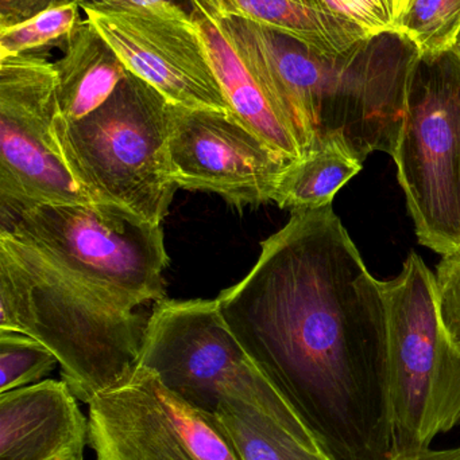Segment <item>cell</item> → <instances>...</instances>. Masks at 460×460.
Returning a JSON list of instances; mask_svg holds the SVG:
<instances>
[{
  "label": "cell",
  "mask_w": 460,
  "mask_h": 460,
  "mask_svg": "<svg viewBox=\"0 0 460 460\" xmlns=\"http://www.w3.org/2000/svg\"><path fill=\"white\" fill-rule=\"evenodd\" d=\"M81 11L77 3H68L0 29V59L38 53L54 43H64L78 22L83 21Z\"/></svg>",
  "instance_id": "ffe728a7"
},
{
  "label": "cell",
  "mask_w": 460,
  "mask_h": 460,
  "mask_svg": "<svg viewBox=\"0 0 460 460\" xmlns=\"http://www.w3.org/2000/svg\"><path fill=\"white\" fill-rule=\"evenodd\" d=\"M213 416L240 460H337L302 418H278L239 400H224Z\"/></svg>",
  "instance_id": "e0dca14e"
},
{
  "label": "cell",
  "mask_w": 460,
  "mask_h": 460,
  "mask_svg": "<svg viewBox=\"0 0 460 460\" xmlns=\"http://www.w3.org/2000/svg\"><path fill=\"white\" fill-rule=\"evenodd\" d=\"M410 0H323L334 15L359 27L367 37L396 35Z\"/></svg>",
  "instance_id": "7402d4cb"
},
{
  "label": "cell",
  "mask_w": 460,
  "mask_h": 460,
  "mask_svg": "<svg viewBox=\"0 0 460 460\" xmlns=\"http://www.w3.org/2000/svg\"><path fill=\"white\" fill-rule=\"evenodd\" d=\"M362 167L364 162L342 140H329L310 155L286 167L273 202L292 213L329 207L338 191Z\"/></svg>",
  "instance_id": "ac0fdd59"
},
{
  "label": "cell",
  "mask_w": 460,
  "mask_h": 460,
  "mask_svg": "<svg viewBox=\"0 0 460 460\" xmlns=\"http://www.w3.org/2000/svg\"><path fill=\"white\" fill-rule=\"evenodd\" d=\"M167 2L178 5L189 15H194V0H77V4L84 7H126V5H145L151 3Z\"/></svg>",
  "instance_id": "d4e9b609"
},
{
  "label": "cell",
  "mask_w": 460,
  "mask_h": 460,
  "mask_svg": "<svg viewBox=\"0 0 460 460\" xmlns=\"http://www.w3.org/2000/svg\"><path fill=\"white\" fill-rule=\"evenodd\" d=\"M194 15L248 19L329 58L350 56L372 40L359 27L334 15L323 0H194Z\"/></svg>",
  "instance_id": "5bb4252c"
},
{
  "label": "cell",
  "mask_w": 460,
  "mask_h": 460,
  "mask_svg": "<svg viewBox=\"0 0 460 460\" xmlns=\"http://www.w3.org/2000/svg\"><path fill=\"white\" fill-rule=\"evenodd\" d=\"M167 147L177 188L218 194L238 209L273 202L291 164L237 116L173 104Z\"/></svg>",
  "instance_id": "7c38bea8"
},
{
  "label": "cell",
  "mask_w": 460,
  "mask_h": 460,
  "mask_svg": "<svg viewBox=\"0 0 460 460\" xmlns=\"http://www.w3.org/2000/svg\"><path fill=\"white\" fill-rule=\"evenodd\" d=\"M207 19L285 119L302 158L334 139L362 162L383 150L389 128L388 84L374 59L359 58L362 45L350 56L329 58L248 19Z\"/></svg>",
  "instance_id": "7a4b0ae2"
},
{
  "label": "cell",
  "mask_w": 460,
  "mask_h": 460,
  "mask_svg": "<svg viewBox=\"0 0 460 460\" xmlns=\"http://www.w3.org/2000/svg\"><path fill=\"white\" fill-rule=\"evenodd\" d=\"M81 10L127 70L157 89L170 104L234 115L199 21L183 8L157 2Z\"/></svg>",
  "instance_id": "8fae6325"
},
{
  "label": "cell",
  "mask_w": 460,
  "mask_h": 460,
  "mask_svg": "<svg viewBox=\"0 0 460 460\" xmlns=\"http://www.w3.org/2000/svg\"><path fill=\"white\" fill-rule=\"evenodd\" d=\"M88 405L96 460H240L215 416L140 365Z\"/></svg>",
  "instance_id": "30bf717a"
},
{
  "label": "cell",
  "mask_w": 460,
  "mask_h": 460,
  "mask_svg": "<svg viewBox=\"0 0 460 460\" xmlns=\"http://www.w3.org/2000/svg\"><path fill=\"white\" fill-rule=\"evenodd\" d=\"M383 289L393 454L424 450L460 426V353L440 322L435 273L418 253Z\"/></svg>",
  "instance_id": "8992f818"
},
{
  "label": "cell",
  "mask_w": 460,
  "mask_h": 460,
  "mask_svg": "<svg viewBox=\"0 0 460 460\" xmlns=\"http://www.w3.org/2000/svg\"><path fill=\"white\" fill-rule=\"evenodd\" d=\"M435 279L443 330L460 353V253L443 256Z\"/></svg>",
  "instance_id": "603a6c76"
},
{
  "label": "cell",
  "mask_w": 460,
  "mask_h": 460,
  "mask_svg": "<svg viewBox=\"0 0 460 460\" xmlns=\"http://www.w3.org/2000/svg\"><path fill=\"white\" fill-rule=\"evenodd\" d=\"M386 460H460V446L445 450H432L429 447L424 450L401 451L392 454Z\"/></svg>",
  "instance_id": "484cf974"
},
{
  "label": "cell",
  "mask_w": 460,
  "mask_h": 460,
  "mask_svg": "<svg viewBox=\"0 0 460 460\" xmlns=\"http://www.w3.org/2000/svg\"><path fill=\"white\" fill-rule=\"evenodd\" d=\"M57 73L38 53L0 59V221L38 204L97 202L57 142Z\"/></svg>",
  "instance_id": "9c48e42d"
},
{
  "label": "cell",
  "mask_w": 460,
  "mask_h": 460,
  "mask_svg": "<svg viewBox=\"0 0 460 460\" xmlns=\"http://www.w3.org/2000/svg\"><path fill=\"white\" fill-rule=\"evenodd\" d=\"M219 310L337 460L393 454L388 307L332 205L292 213Z\"/></svg>",
  "instance_id": "6da1fadb"
},
{
  "label": "cell",
  "mask_w": 460,
  "mask_h": 460,
  "mask_svg": "<svg viewBox=\"0 0 460 460\" xmlns=\"http://www.w3.org/2000/svg\"><path fill=\"white\" fill-rule=\"evenodd\" d=\"M194 18L202 27L216 75L234 116L284 161L291 164L300 161L302 150L291 127L246 72L226 38L210 19L197 13Z\"/></svg>",
  "instance_id": "2e32d148"
},
{
  "label": "cell",
  "mask_w": 460,
  "mask_h": 460,
  "mask_svg": "<svg viewBox=\"0 0 460 460\" xmlns=\"http://www.w3.org/2000/svg\"><path fill=\"white\" fill-rule=\"evenodd\" d=\"M148 321L0 233V330L50 349L80 402L89 404L138 367Z\"/></svg>",
  "instance_id": "3957f363"
},
{
  "label": "cell",
  "mask_w": 460,
  "mask_h": 460,
  "mask_svg": "<svg viewBox=\"0 0 460 460\" xmlns=\"http://www.w3.org/2000/svg\"><path fill=\"white\" fill-rule=\"evenodd\" d=\"M170 108L157 89L129 72L91 115L77 121L57 115L65 164L95 201L162 226L177 189L167 147Z\"/></svg>",
  "instance_id": "277c9868"
},
{
  "label": "cell",
  "mask_w": 460,
  "mask_h": 460,
  "mask_svg": "<svg viewBox=\"0 0 460 460\" xmlns=\"http://www.w3.org/2000/svg\"><path fill=\"white\" fill-rule=\"evenodd\" d=\"M59 118L77 121L102 107L129 70L88 19L78 22L54 62Z\"/></svg>",
  "instance_id": "9a60e30c"
},
{
  "label": "cell",
  "mask_w": 460,
  "mask_h": 460,
  "mask_svg": "<svg viewBox=\"0 0 460 460\" xmlns=\"http://www.w3.org/2000/svg\"><path fill=\"white\" fill-rule=\"evenodd\" d=\"M77 0H0V29L27 21L43 11Z\"/></svg>",
  "instance_id": "cb8c5ba5"
},
{
  "label": "cell",
  "mask_w": 460,
  "mask_h": 460,
  "mask_svg": "<svg viewBox=\"0 0 460 460\" xmlns=\"http://www.w3.org/2000/svg\"><path fill=\"white\" fill-rule=\"evenodd\" d=\"M138 365L211 415L224 400H239L278 418H302L232 334L216 299L157 302Z\"/></svg>",
  "instance_id": "ba28073f"
},
{
  "label": "cell",
  "mask_w": 460,
  "mask_h": 460,
  "mask_svg": "<svg viewBox=\"0 0 460 460\" xmlns=\"http://www.w3.org/2000/svg\"><path fill=\"white\" fill-rule=\"evenodd\" d=\"M57 267L127 310L165 299L162 226L104 202L34 205L0 221Z\"/></svg>",
  "instance_id": "5b68a950"
},
{
  "label": "cell",
  "mask_w": 460,
  "mask_h": 460,
  "mask_svg": "<svg viewBox=\"0 0 460 460\" xmlns=\"http://www.w3.org/2000/svg\"><path fill=\"white\" fill-rule=\"evenodd\" d=\"M419 243L460 253V58L420 59L408 78L392 154Z\"/></svg>",
  "instance_id": "52a82bcc"
},
{
  "label": "cell",
  "mask_w": 460,
  "mask_h": 460,
  "mask_svg": "<svg viewBox=\"0 0 460 460\" xmlns=\"http://www.w3.org/2000/svg\"><path fill=\"white\" fill-rule=\"evenodd\" d=\"M454 53L456 54V56L459 57L460 58V32H459V35H458V40H456V45H455V48H454Z\"/></svg>",
  "instance_id": "4316f807"
},
{
  "label": "cell",
  "mask_w": 460,
  "mask_h": 460,
  "mask_svg": "<svg viewBox=\"0 0 460 460\" xmlns=\"http://www.w3.org/2000/svg\"><path fill=\"white\" fill-rule=\"evenodd\" d=\"M89 419L65 381L0 394V460H84Z\"/></svg>",
  "instance_id": "4fadbf2b"
},
{
  "label": "cell",
  "mask_w": 460,
  "mask_h": 460,
  "mask_svg": "<svg viewBox=\"0 0 460 460\" xmlns=\"http://www.w3.org/2000/svg\"><path fill=\"white\" fill-rule=\"evenodd\" d=\"M56 365L59 359L40 341L0 330V394L37 384Z\"/></svg>",
  "instance_id": "44dd1931"
},
{
  "label": "cell",
  "mask_w": 460,
  "mask_h": 460,
  "mask_svg": "<svg viewBox=\"0 0 460 460\" xmlns=\"http://www.w3.org/2000/svg\"><path fill=\"white\" fill-rule=\"evenodd\" d=\"M460 32V0H410L397 37L420 59H435L454 50Z\"/></svg>",
  "instance_id": "d6986e66"
}]
</instances>
